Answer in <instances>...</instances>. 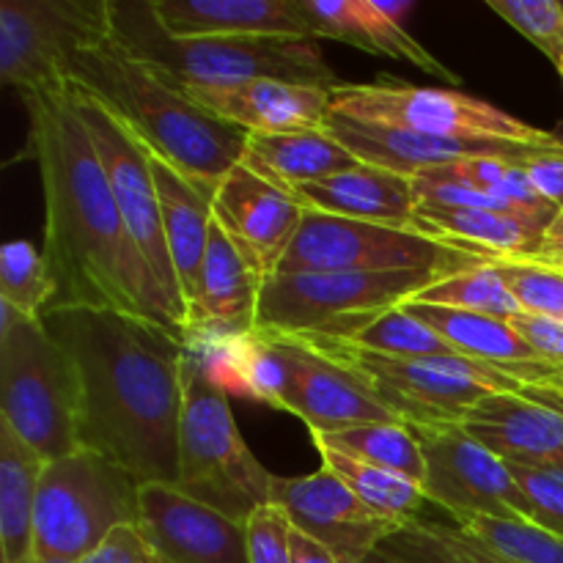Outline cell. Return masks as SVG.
Returning <instances> with one entry per match:
<instances>
[{
	"label": "cell",
	"instance_id": "1",
	"mask_svg": "<svg viewBox=\"0 0 563 563\" xmlns=\"http://www.w3.org/2000/svg\"><path fill=\"white\" fill-rule=\"evenodd\" d=\"M42 322L75 366L82 449L124 467L141 487H174L185 412V330L97 308H49Z\"/></svg>",
	"mask_w": 563,
	"mask_h": 563
},
{
	"label": "cell",
	"instance_id": "2",
	"mask_svg": "<svg viewBox=\"0 0 563 563\" xmlns=\"http://www.w3.org/2000/svg\"><path fill=\"white\" fill-rule=\"evenodd\" d=\"M27 157L44 192V258L58 297L53 308H97L181 330L157 280L132 245L99 154L71 108L69 91L25 93Z\"/></svg>",
	"mask_w": 563,
	"mask_h": 563
},
{
	"label": "cell",
	"instance_id": "3",
	"mask_svg": "<svg viewBox=\"0 0 563 563\" xmlns=\"http://www.w3.org/2000/svg\"><path fill=\"white\" fill-rule=\"evenodd\" d=\"M66 82L99 99L137 141L212 196L242 163L247 132L192 104L174 82L132 60L113 36L75 55Z\"/></svg>",
	"mask_w": 563,
	"mask_h": 563
},
{
	"label": "cell",
	"instance_id": "4",
	"mask_svg": "<svg viewBox=\"0 0 563 563\" xmlns=\"http://www.w3.org/2000/svg\"><path fill=\"white\" fill-rule=\"evenodd\" d=\"M110 36L176 88H231L253 80L339 88L313 36H170L152 0H110Z\"/></svg>",
	"mask_w": 563,
	"mask_h": 563
},
{
	"label": "cell",
	"instance_id": "5",
	"mask_svg": "<svg viewBox=\"0 0 563 563\" xmlns=\"http://www.w3.org/2000/svg\"><path fill=\"white\" fill-rule=\"evenodd\" d=\"M273 482L236 429L229 390L185 355L176 493L247 526L253 511L273 504Z\"/></svg>",
	"mask_w": 563,
	"mask_h": 563
},
{
	"label": "cell",
	"instance_id": "6",
	"mask_svg": "<svg viewBox=\"0 0 563 563\" xmlns=\"http://www.w3.org/2000/svg\"><path fill=\"white\" fill-rule=\"evenodd\" d=\"M0 421L44 462L80 451L77 374L42 319L0 300Z\"/></svg>",
	"mask_w": 563,
	"mask_h": 563
},
{
	"label": "cell",
	"instance_id": "7",
	"mask_svg": "<svg viewBox=\"0 0 563 563\" xmlns=\"http://www.w3.org/2000/svg\"><path fill=\"white\" fill-rule=\"evenodd\" d=\"M449 275L445 269L275 273L262 286L256 328L346 341L372 319L416 300L423 289Z\"/></svg>",
	"mask_w": 563,
	"mask_h": 563
},
{
	"label": "cell",
	"instance_id": "8",
	"mask_svg": "<svg viewBox=\"0 0 563 563\" xmlns=\"http://www.w3.org/2000/svg\"><path fill=\"white\" fill-rule=\"evenodd\" d=\"M324 355L361 374L379 401L407 427H462L489 394H520L509 372L471 357H388L346 341L302 335Z\"/></svg>",
	"mask_w": 563,
	"mask_h": 563
},
{
	"label": "cell",
	"instance_id": "9",
	"mask_svg": "<svg viewBox=\"0 0 563 563\" xmlns=\"http://www.w3.org/2000/svg\"><path fill=\"white\" fill-rule=\"evenodd\" d=\"M141 520V484L80 449L47 462L36 493V559L80 563L115 528Z\"/></svg>",
	"mask_w": 563,
	"mask_h": 563
},
{
	"label": "cell",
	"instance_id": "10",
	"mask_svg": "<svg viewBox=\"0 0 563 563\" xmlns=\"http://www.w3.org/2000/svg\"><path fill=\"white\" fill-rule=\"evenodd\" d=\"M484 253L429 236L418 229L366 223L306 209L300 231L278 273H388V269H462L493 264Z\"/></svg>",
	"mask_w": 563,
	"mask_h": 563
},
{
	"label": "cell",
	"instance_id": "11",
	"mask_svg": "<svg viewBox=\"0 0 563 563\" xmlns=\"http://www.w3.org/2000/svg\"><path fill=\"white\" fill-rule=\"evenodd\" d=\"M66 91H69L77 119L86 126L88 137L97 148L99 163H102L104 176H108L110 192H113V201L119 207L121 223H124L132 245L137 247V253L146 262L148 273L157 280V289L163 295L165 306H168L170 317L185 330L187 306L185 297H181L179 280H176L174 262H170L168 242H165L163 212H159L157 187H154L152 168H148L146 148L141 146L135 132L126 130L91 93L80 91L69 82H66Z\"/></svg>",
	"mask_w": 563,
	"mask_h": 563
},
{
	"label": "cell",
	"instance_id": "12",
	"mask_svg": "<svg viewBox=\"0 0 563 563\" xmlns=\"http://www.w3.org/2000/svg\"><path fill=\"white\" fill-rule=\"evenodd\" d=\"M110 38V0H0V77L25 93L58 91L82 49Z\"/></svg>",
	"mask_w": 563,
	"mask_h": 563
},
{
	"label": "cell",
	"instance_id": "13",
	"mask_svg": "<svg viewBox=\"0 0 563 563\" xmlns=\"http://www.w3.org/2000/svg\"><path fill=\"white\" fill-rule=\"evenodd\" d=\"M333 113L368 124L399 126L423 135L500 137V141L559 146L553 132L526 124L517 115L445 88H416L407 82H361L333 91Z\"/></svg>",
	"mask_w": 563,
	"mask_h": 563
},
{
	"label": "cell",
	"instance_id": "14",
	"mask_svg": "<svg viewBox=\"0 0 563 563\" xmlns=\"http://www.w3.org/2000/svg\"><path fill=\"white\" fill-rule=\"evenodd\" d=\"M421 445L423 493L454 522L471 517L528 520V504L504 460L484 449L462 427H410Z\"/></svg>",
	"mask_w": 563,
	"mask_h": 563
},
{
	"label": "cell",
	"instance_id": "15",
	"mask_svg": "<svg viewBox=\"0 0 563 563\" xmlns=\"http://www.w3.org/2000/svg\"><path fill=\"white\" fill-rule=\"evenodd\" d=\"M286 357V390L280 410L300 418L311 434H335L366 423L399 421L374 396L366 379L302 335L273 333Z\"/></svg>",
	"mask_w": 563,
	"mask_h": 563
},
{
	"label": "cell",
	"instance_id": "16",
	"mask_svg": "<svg viewBox=\"0 0 563 563\" xmlns=\"http://www.w3.org/2000/svg\"><path fill=\"white\" fill-rule=\"evenodd\" d=\"M273 504L289 515L297 531L324 544L339 563L366 561L401 528V522L368 509L324 465L311 476H275Z\"/></svg>",
	"mask_w": 563,
	"mask_h": 563
},
{
	"label": "cell",
	"instance_id": "17",
	"mask_svg": "<svg viewBox=\"0 0 563 563\" xmlns=\"http://www.w3.org/2000/svg\"><path fill=\"white\" fill-rule=\"evenodd\" d=\"M330 135L339 137L361 163L374 168L394 170L401 176H416L423 170L445 168V165L465 163L476 157H498L509 163H522L548 148L563 146H539V143L500 141V137H451V135H423V132L399 130V126L368 124V121L344 119L330 113Z\"/></svg>",
	"mask_w": 563,
	"mask_h": 563
},
{
	"label": "cell",
	"instance_id": "18",
	"mask_svg": "<svg viewBox=\"0 0 563 563\" xmlns=\"http://www.w3.org/2000/svg\"><path fill=\"white\" fill-rule=\"evenodd\" d=\"M137 528L165 563H251L247 526L168 484H143Z\"/></svg>",
	"mask_w": 563,
	"mask_h": 563
},
{
	"label": "cell",
	"instance_id": "19",
	"mask_svg": "<svg viewBox=\"0 0 563 563\" xmlns=\"http://www.w3.org/2000/svg\"><path fill=\"white\" fill-rule=\"evenodd\" d=\"M212 207L220 225L251 253L264 278L278 273L306 218V207L291 192L242 163L220 181Z\"/></svg>",
	"mask_w": 563,
	"mask_h": 563
},
{
	"label": "cell",
	"instance_id": "20",
	"mask_svg": "<svg viewBox=\"0 0 563 563\" xmlns=\"http://www.w3.org/2000/svg\"><path fill=\"white\" fill-rule=\"evenodd\" d=\"M192 104L247 135L324 130L333 113L335 88L253 80L231 88H179Z\"/></svg>",
	"mask_w": 563,
	"mask_h": 563
},
{
	"label": "cell",
	"instance_id": "21",
	"mask_svg": "<svg viewBox=\"0 0 563 563\" xmlns=\"http://www.w3.org/2000/svg\"><path fill=\"white\" fill-rule=\"evenodd\" d=\"M264 280L267 278L251 253L214 218L187 328H209L225 335H245L256 330Z\"/></svg>",
	"mask_w": 563,
	"mask_h": 563
},
{
	"label": "cell",
	"instance_id": "22",
	"mask_svg": "<svg viewBox=\"0 0 563 563\" xmlns=\"http://www.w3.org/2000/svg\"><path fill=\"white\" fill-rule=\"evenodd\" d=\"M462 429L506 465H544L563 460V416L520 394H489Z\"/></svg>",
	"mask_w": 563,
	"mask_h": 563
},
{
	"label": "cell",
	"instance_id": "23",
	"mask_svg": "<svg viewBox=\"0 0 563 563\" xmlns=\"http://www.w3.org/2000/svg\"><path fill=\"white\" fill-rule=\"evenodd\" d=\"M297 3L313 38H335L372 55L407 60L454 86L460 82L454 71L445 69L423 44H418V38L407 33L401 20L385 14L379 0H297Z\"/></svg>",
	"mask_w": 563,
	"mask_h": 563
},
{
	"label": "cell",
	"instance_id": "24",
	"mask_svg": "<svg viewBox=\"0 0 563 563\" xmlns=\"http://www.w3.org/2000/svg\"><path fill=\"white\" fill-rule=\"evenodd\" d=\"M141 146L146 148L148 168H152L154 187H157L159 212H163L165 242H168L170 262H174L176 280H179L187 317H190V306L196 302L198 295L203 256H207L209 229H212L214 220V196L203 190V187H198L196 181L187 179L179 168H174L168 159L159 157L143 141Z\"/></svg>",
	"mask_w": 563,
	"mask_h": 563
},
{
	"label": "cell",
	"instance_id": "25",
	"mask_svg": "<svg viewBox=\"0 0 563 563\" xmlns=\"http://www.w3.org/2000/svg\"><path fill=\"white\" fill-rule=\"evenodd\" d=\"M291 196L313 212L416 229L418 201L410 176L374 168L366 163L330 176V179L297 187L291 190Z\"/></svg>",
	"mask_w": 563,
	"mask_h": 563
},
{
	"label": "cell",
	"instance_id": "26",
	"mask_svg": "<svg viewBox=\"0 0 563 563\" xmlns=\"http://www.w3.org/2000/svg\"><path fill=\"white\" fill-rule=\"evenodd\" d=\"M165 31L198 36H311L297 0H152Z\"/></svg>",
	"mask_w": 563,
	"mask_h": 563
},
{
	"label": "cell",
	"instance_id": "27",
	"mask_svg": "<svg viewBox=\"0 0 563 563\" xmlns=\"http://www.w3.org/2000/svg\"><path fill=\"white\" fill-rule=\"evenodd\" d=\"M242 165L291 192L361 165V159L330 135V130H295L280 135H247Z\"/></svg>",
	"mask_w": 563,
	"mask_h": 563
},
{
	"label": "cell",
	"instance_id": "28",
	"mask_svg": "<svg viewBox=\"0 0 563 563\" xmlns=\"http://www.w3.org/2000/svg\"><path fill=\"white\" fill-rule=\"evenodd\" d=\"M416 229L429 236L467 247L489 258H537L550 225L517 212L487 209H423L418 207Z\"/></svg>",
	"mask_w": 563,
	"mask_h": 563
},
{
	"label": "cell",
	"instance_id": "29",
	"mask_svg": "<svg viewBox=\"0 0 563 563\" xmlns=\"http://www.w3.org/2000/svg\"><path fill=\"white\" fill-rule=\"evenodd\" d=\"M47 462L0 421V563L36 559V493Z\"/></svg>",
	"mask_w": 563,
	"mask_h": 563
},
{
	"label": "cell",
	"instance_id": "30",
	"mask_svg": "<svg viewBox=\"0 0 563 563\" xmlns=\"http://www.w3.org/2000/svg\"><path fill=\"white\" fill-rule=\"evenodd\" d=\"M401 308L429 324L438 335H443L462 357L489 363L504 372L515 366H528V363H542L533 355L531 346L520 339V333L511 328V322H504V319L443 306H423V302H405Z\"/></svg>",
	"mask_w": 563,
	"mask_h": 563
},
{
	"label": "cell",
	"instance_id": "31",
	"mask_svg": "<svg viewBox=\"0 0 563 563\" xmlns=\"http://www.w3.org/2000/svg\"><path fill=\"white\" fill-rule=\"evenodd\" d=\"M311 440L317 449H330L335 454L350 456V460L399 473V476L423 487L427 465H423L421 445H418L416 434L407 423H366V427L344 429V432L335 434H311Z\"/></svg>",
	"mask_w": 563,
	"mask_h": 563
},
{
	"label": "cell",
	"instance_id": "32",
	"mask_svg": "<svg viewBox=\"0 0 563 563\" xmlns=\"http://www.w3.org/2000/svg\"><path fill=\"white\" fill-rule=\"evenodd\" d=\"M385 555L401 563H520L473 537L460 522L416 520L383 542Z\"/></svg>",
	"mask_w": 563,
	"mask_h": 563
},
{
	"label": "cell",
	"instance_id": "33",
	"mask_svg": "<svg viewBox=\"0 0 563 563\" xmlns=\"http://www.w3.org/2000/svg\"><path fill=\"white\" fill-rule=\"evenodd\" d=\"M322 456V465L330 467L368 509L388 517L396 522H410L421 515L423 504H429L421 484L399 476V473L383 471V467L366 465V462L350 460L344 454H335L330 449H317Z\"/></svg>",
	"mask_w": 563,
	"mask_h": 563
},
{
	"label": "cell",
	"instance_id": "34",
	"mask_svg": "<svg viewBox=\"0 0 563 563\" xmlns=\"http://www.w3.org/2000/svg\"><path fill=\"white\" fill-rule=\"evenodd\" d=\"M410 302L456 308V311L482 313V317L504 319V322H511V319L522 313L520 302L515 300L509 286L504 284V278L495 269V262L462 269V273L449 275V278H440L438 284L423 289Z\"/></svg>",
	"mask_w": 563,
	"mask_h": 563
},
{
	"label": "cell",
	"instance_id": "35",
	"mask_svg": "<svg viewBox=\"0 0 563 563\" xmlns=\"http://www.w3.org/2000/svg\"><path fill=\"white\" fill-rule=\"evenodd\" d=\"M58 286L44 253L27 240L5 242L0 251V300L25 317L42 319L55 306Z\"/></svg>",
	"mask_w": 563,
	"mask_h": 563
},
{
	"label": "cell",
	"instance_id": "36",
	"mask_svg": "<svg viewBox=\"0 0 563 563\" xmlns=\"http://www.w3.org/2000/svg\"><path fill=\"white\" fill-rule=\"evenodd\" d=\"M346 344L361 346V350H368V352H377V355L412 357V361L460 355V352H456L443 335L434 333L429 324H423L421 319L407 313L405 308H394V311L372 319L366 328H361L352 339H346Z\"/></svg>",
	"mask_w": 563,
	"mask_h": 563
},
{
	"label": "cell",
	"instance_id": "37",
	"mask_svg": "<svg viewBox=\"0 0 563 563\" xmlns=\"http://www.w3.org/2000/svg\"><path fill=\"white\" fill-rule=\"evenodd\" d=\"M456 165H460L462 174H465L478 190L511 203L517 212L528 214V218L542 220V223L550 225L555 220V214L561 212V209H555L553 203H548L539 196L537 187L531 185V179H528L526 168H522L520 163H509V159L498 157H476Z\"/></svg>",
	"mask_w": 563,
	"mask_h": 563
},
{
	"label": "cell",
	"instance_id": "38",
	"mask_svg": "<svg viewBox=\"0 0 563 563\" xmlns=\"http://www.w3.org/2000/svg\"><path fill=\"white\" fill-rule=\"evenodd\" d=\"M462 528L482 539L498 553L520 563H563V537L544 531L528 520H500V517H471Z\"/></svg>",
	"mask_w": 563,
	"mask_h": 563
},
{
	"label": "cell",
	"instance_id": "39",
	"mask_svg": "<svg viewBox=\"0 0 563 563\" xmlns=\"http://www.w3.org/2000/svg\"><path fill=\"white\" fill-rule=\"evenodd\" d=\"M495 269L520 302L522 313L563 322V269L533 258H504L495 262Z\"/></svg>",
	"mask_w": 563,
	"mask_h": 563
},
{
	"label": "cell",
	"instance_id": "40",
	"mask_svg": "<svg viewBox=\"0 0 563 563\" xmlns=\"http://www.w3.org/2000/svg\"><path fill=\"white\" fill-rule=\"evenodd\" d=\"M412 190H416L418 207L423 209H487V212H517L511 203L478 190V187L462 174L456 163L445 165V168L416 174L412 176Z\"/></svg>",
	"mask_w": 563,
	"mask_h": 563
},
{
	"label": "cell",
	"instance_id": "41",
	"mask_svg": "<svg viewBox=\"0 0 563 563\" xmlns=\"http://www.w3.org/2000/svg\"><path fill=\"white\" fill-rule=\"evenodd\" d=\"M489 9L504 16L528 42L537 44L559 71L563 69V3L555 0H487Z\"/></svg>",
	"mask_w": 563,
	"mask_h": 563
},
{
	"label": "cell",
	"instance_id": "42",
	"mask_svg": "<svg viewBox=\"0 0 563 563\" xmlns=\"http://www.w3.org/2000/svg\"><path fill=\"white\" fill-rule=\"evenodd\" d=\"M528 504V522L563 537V460L544 465H509Z\"/></svg>",
	"mask_w": 563,
	"mask_h": 563
},
{
	"label": "cell",
	"instance_id": "43",
	"mask_svg": "<svg viewBox=\"0 0 563 563\" xmlns=\"http://www.w3.org/2000/svg\"><path fill=\"white\" fill-rule=\"evenodd\" d=\"M291 520L280 506L269 504L247 520L251 563H291Z\"/></svg>",
	"mask_w": 563,
	"mask_h": 563
},
{
	"label": "cell",
	"instance_id": "44",
	"mask_svg": "<svg viewBox=\"0 0 563 563\" xmlns=\"http://www.w3.org/2000/svg\"><path fill=\"white\" fill-rule=\"evenodd\" d=\"M80 563H165L137 526H121Z\"/></svg>",
	"mask_w": 563,
	"mask_h": 563
},
{
	"label": "cell",
	"instance_id": "45",
	"mask_svg": "<svg viewBox=\"0 0 563 563\" xmlns=\"http://www.w3.org/2000/svg\"><path fill=\"white\" fill-rule=\"evenodd\" d=\"M511 328L520 333V339L531 346L539 361L563 368V322L520 313L511 319Z\"/></svg>",
	"mask_w": 563,
	"mask_h": 563
},
{
	"label": "cell",
	"instance_id": "46",
	"mask_svg": "<svg viewBox=\"0 0 563 563\" xmlns=\"http://www.w3.org/2000/svg\"><path fill=\"white\" fill-rule=\"evenodd\" d=\"M520 165L526 168L528 179L537 187L539 196L553 203L555 209H563V146L533 154V157L522 159Z\"/></svg>",
	"mask_w": 563,
	"mask_h": 563
},
{
	"label": "cell",
	"instance_id": "47",
	"mask_svg": "<svg viewBox=\"0 0 563 563\" xmlns=\"http://www.w3.org/2000/svg\"><path fill=\"white\" fill-rule=\"evenodd\" d=\"M520 396L537 401V405L550 407V410L561 412L563 416V368H559L555 374H550V377L542 379V383L522 385Z\"/></svg>",
	"mask_w": 563,
	"mask_h": 563
},
{
	"label": "cell",
	"instance_id": "48",
	"mask_svg": "<svg viewBox=\"0 0 563 563\" xmlns=\"http://www.w3.org/2000/svg\"><path fill=\"white\" fill-rule=\"evenodd\" d=\"M291 563H339V559L317 539L291 528Z\"/></svg>",
	"mask_w": 563,
	"mask_h": 563
},
{
	"label": "cell",
	"instance_id": "49",
	"mask_svg": "<svg viewBox=\"0 0 563 563\" xmlns=\"http://www.w3.org/2000/svg\"><path fill=\"white\" fill-rule=\"evenodd\" d=\"M533 262H542V264H550V267L563 269V209L555 214L553 223H550L548 234H544V242H542V251H539V256L533 258Z\"/></svg>",
	"mask_w": 563,
	"mask_h": 563
},
{
	"label": "cell",
	"instance_id": "50",
	"mask_svg": "<svg viewBox=\"0 0 563 563\" xmlns=\"http://www.w3.org/2000/svg\"><path fill=\"white\" fill-rule=\"evenodd\" d=\"M361 563H401V561H396V559H390V555H385L383 550H374L372 555H368L366 561H361Z\"/></svg>",
	"mask_w": 563,
	"mask_h": 563
},
{
	"label": "cell",
	"instance_id": "51",
	"mask_svg": "<svg viewBox=\"0 0 563 563\" xmlns=\"http://www.w3.org/2000/svg\"><path fill=\"white\" fill-rule=\"evenodd\" d=\"M33 563H71V561H60V559H33Z\"/></svg>",
	"mask_w": 563,
	"mask_h": 563
},
{
	"label": "cell",
	"instance_id": "52",
	"mask_svg": "<svg viewBox=\"0 0 563 563\" xmlns=\"http://www.w3.org/2000/svg\"><path fill=\"white\" fill-rule=\"evenodd\" d=\"M561 75H563V69H561Z\"/></svg>",
	"mask_w": 563,
	"mask_h": 563
}]
</instances>
